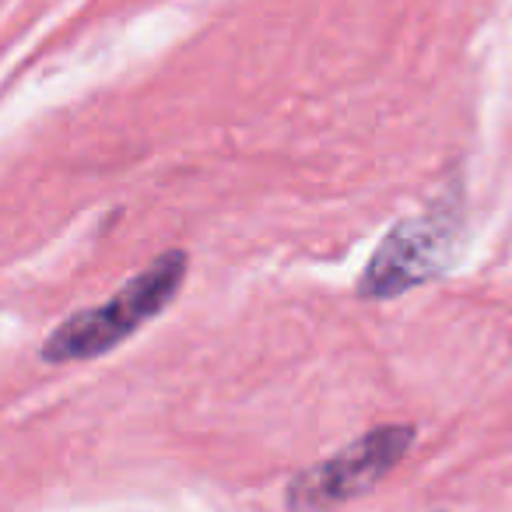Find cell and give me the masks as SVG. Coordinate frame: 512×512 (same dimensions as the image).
Instances as JSON below:
<instances>
[{
  "label": "cell",
  "instance_id": "3957f363",
  "mask_svg": "<svg viewBox=\"0 0 512 512\" xmlns=\"http://www.w3.org/2000/svg\"><path fill=\"white\" fill-rule=\"evenodd\" d=\"M414 446V425H379L330 460L302 470L285 491L288 509H327L372 491Z\"/></svg>",
  "mask_w": 512,
  "mask_h": 512
},
{
  "label": "cell",
  "instance_id": "7a4b0ae2",
  "mask_svg": "<svg viewBox=\"0 0 512 512\" xmlns=\"http://www.w3.org/2000/svg\"><path fill=\"white\" fill-rule=\"evenodd\" d=\"M460 242V214L456 207H432V211L407 218L390 228L369 267L358 278L362 299H397L425 281L439 278L453 264Z\"/></svg>",
  "mask_w": 512,
  "mask_h": 512
},
{
  "label": "cell",
  "instance_id": "6da1fadb",
  "mask_svg": "<svg viewBox=\"0 0 512 512\" xmlns=\"http://www.w3.org/2000/svg\"><path fill=\"white\" fill-rule=\"evenodd\" d=\"M186 271H190V256L183 249H169V253L155 256V264L137 278H130L109 302L81 309L71 320L60 323L43 341V351H39L43 362H88V358H99L106 351L120 348L144 323H151L176 302Z\"/></svg>",
  "mask_w": 512,
  "mask_h": 512
}]
</instances>
